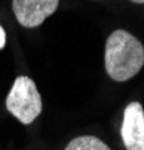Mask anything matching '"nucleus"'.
I'll return each mask as SVG.
<instances>
[{
    "label": "nucleus",
    "mask_w": 144,
    "mask_h": 150,
    "mask_svg": "<svg viewBox=\"0 0 144 150\" xmlns=\"http://www.w3.org/2000/svg\"><path fill=\"white\" fill-rule=\"evenodd\" d=\"M5 44H6V35H5L3 27L0 26V50H2V48L5 47Z\"/></svg>",
    "instance_id": "nucleus-6"
},
{
    "label": "nucleus",
    "mask_w": 144,
    "mask_h": 150,
    "mask_svg": "<svg viewBox=\"0 0 144 150\" xmlns=\"http://www.w3.org/2000/svg\"><path fill=\"white\" fill-rule=\"evenodd\" d=\"M120 132L128 150H144V110L140 102H131L125 108Z\"/></svg>",
    "instance_id": "nucleus-4"
},
{
    "label": "nucleus",
    "mask_w": 144,
    "mask_h": 150,
    "mask_svg": "<svg viewBox=\"0 0 144 150\" xmlns=\"http://www.w3.org/2000/svg\"><path fill=\"white\" fill-rule=\"evenodd\" d=\"M6 110L23 125H30L42 111V99L35 81L26 75L15 78L6 98Z\"/></svg>",
    "instance_id": "nucleus-2"
},
{
    "label": "nucleus",
    "mask_w": 144,
    "mask_h": 150,
    "mask_svg": "<svg viewBox=\"0 0 144 150\" xmlns=\"http://www.w3.org/2000/svg\"><path fill=\"white\" fill-rule=\"evenodd\" d=\"M65 150H110V147L93 135H84L74 138Z\"/></svg>",
    "instance_id": "nucleus-5"
},
{
    "label": "nucleus",
    "mask_w": 144,
    "mask_h": 150,
    "mask_svg": "<svg viewBox=\"0 0 144 150\" xmlns=\"http://www.w3.org/2000/svg\"><path fill=\"white\" fill-rule=\"evenodd\" d=\"M144 65V47L134 35L116 30L105 44V71L114 81L123 83L141 71Z\"/></svg>",
    "instance_id": "nucleus-1"
},
{
    "label": "nucleus",
    "mask_w": 144,
    "mask_h": 150,
    "mask_svg": "<svg viewBox=\"0 0 144 150\" xmlns=\"http://www.w3.org/2000/svg\"><path fill=\"white\" fill-rule=\"evenodd\" d=\"M59 8V0H12V9L21 26L38 27Z\"/></svg>",
    "instance_id": "nucleus-3"
},
{
    "label": "nucleus",
    "mask_w": 144,
    "mask_h": 150,
    "mask_svg": "<svg viewBox=\"0 0 144 150\" xmlns=\"http://www.w3.org/2000/svg\"><path fill=\"white\" fill-rule=\"evenodd\" d=\"M131 2H134V3H138V5H144V0H131Z\"/></svg>",
    "instance_id": "nucleus-7"
}]
</instances>
